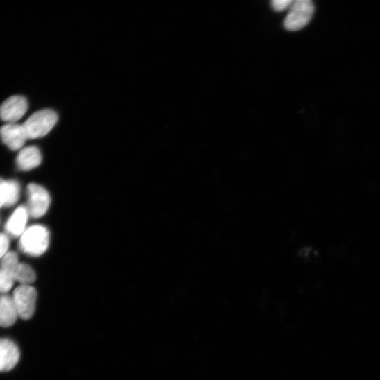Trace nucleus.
I'll use <instances>...</instances> for the list:
<instances>
[{"label":"nucleus","instance_id":"9b49d317","mask_svg":"<svg viewBox=\"0 0 380 380\" xmlns=\"http://www.w3.org/2000/svg\"><path fill=\"white\" fill-rule=\"evenodd\" d=\"M19 183L14 180L0 178V209L15 206L20 198Z\"/></svg>","mask_w":380,"mask_h":380},{"label":"nucleus","instance_id":"f03ea898","mask_svg":"<svg viewBox=\"0 0 380 380\" xmlns=\"http://www.w3.org/2000/svg\"><path fill=\"white\" fill-rule=\"evenodd\" d=\"M58 121L55 112L43 110L33 114L23 124L28 139H36L49 134Z\"/></svg>","mask_w":380,"mask_h":380},{"label":"nucleus","instance_id":"f8f14e48","mask_svg":"<svg viewBox=\"0 0 380 380\" xmlns=\"http://www.w3.org/2000/svg\"><path fill=\"white\" fill-rule=\"evenodd\" d=\"M42 163V155L39 149L35 146H31L22 149L17 157V164L22 171H30L37 168Z\"/></svg>","mask_w":380,"mask_h":380},{"label":"nucleus","instance_id":"39448f33","mask_svg":"<svg viewBox=\"0 0 380 380\" xmlns=\"http://www.w3.org/2000/svg\"><path fill=\"white\" fill-rule=\"evenodd\" d=\"M28 205L27 209L30 216L39 218L49 211L51 198L47 190L42 186L31 183L27 187Z\"/></svg>","mask_w":380,"mask_h":380},{"label":"nucleus","instance_id":"f257e3e1","mask_svg":"<svg viewBox=\"0 0 380 380\" xmlns=\"http://www.w3.org/2000/svg\"><path fill=\"white\" fill-rule=\"evenodd\" d=\"M51 234L49 229L40 225L27 227L20 236L19 249L31 257L44 254L50 245Z\"/></svg>","mask_w":380,"mask_h":380},{"label":"nucleus","instance_id":"9d476101","mask_svg":"<svg viewBox=\"0 0 380 380\" xmlns=\"http://www.w3.org/2000/svg\"><path fill=\"white\" fill-rule=\"evenodd\" d=\"M19 356V349L12 341L0 339V372L9 371L14 368Z\"/></svg>","mask_w":380,"mask_h":380},{"label":"nucleus","instance_id":"0eeeda50","mask_svg":"<svg viewBox=\"0 0 380 380\" xmlns=\"http://www.w3.org/2000/svg\"><path fill=\"white\" fill-rule=\"evenodd\" d=\"M0 137L4 144L12 151L22 149L28 139L23 125L8 123L0 128Z\"/></svg>","mask_w":380,"mask_h":380},{"label":"nucleus","instance_id":"4468645a","mask_svg":"<svg viewBox=\"0 0 380 380\" xmlns=\"http://www.w3.org/2000/svg\"><path fill=\"white\" fill-rule=\"evenodd\" d=\"M15 281L0 268V293L6 294L13 287Z\"/></svg>","mask_w":380,"mask_h":380},{"label":"nucleus","instance_id":"423d86ee","mask_svg":"<svg viewBox=\"0 0 380 380\" xmlns=\"http://www.w3.org/2000/svg\"><path fill=\"white\" fill-rule=\"evenodd\" d=\"M37 296V291L29 284H21L15 290L12 299L19 317L28 320L33 316Z\"/></svg>","mask_w":380,"mask_h":380},{"label":"nucleus","instance_id":"1a4fd4ad","mask_svg":"<svg viewBox=\"0 0 380 380\" xmlns=\"http://www.w3.org/2000/svg\"><path fill=\"white\" fill-rule=\"evenodd\" d=\"M30 216L25 206L19 207L8 220L5 228L8 236H21L27 229V223Z\"/></svg>","mask_w":380,"mask_h":380},{"label":"nucleus","instance_id":"7ed1b4c3","mask_svg":"<svg viewBox=\"0 0 380 380\" xmlns=\"http://www.w3.org/2000/svg\"><path fill=\"white\" fill-rule=\"evenodd\" d=\"M314 11L315 6L311 0H296L284 21V28L291 31L304 28L312 19Z\"/></svg>","mask_w":380,"mask_h":380},{"label":"nucleus","instance_id":"ddd939ff","mask_svg":"<svg viewBox=\"0 0 380 380\" xmlns=\"http://www.w3.org/2000/svg\"><path fill=\"white\" fill-rule=\"evenodd\" d=\"M18 317L12 297L0 295V326L8 327L13 325Z\"/></svg>","mask_w":380,"mask_h":380},{"label":"nucleus","instance_id":"20e7f679","mask_svg":"<svg viewBox=\"0 0 380 380\" xmlns=\"http://www.w3.org/2000/svg\"><path fill=\"white\" fill-rule=\"evenodd\" d=\"M15 282L21 284H31L36 279L34 270L28 264L20 263L17 253L9 252L1 260L0 266Z\"/></svg>","mask_w":380,"mask_h":380},{"label":"nucleus","instance_id":"2eb2a0df","mask_svg":"<svg viewBox=\"0 0 380 380\" xmlns=\"http://www.w3.org/2000/svg\"><path fill=\"white\" fill-rule=\"evenodd\" d=\"M10 242V237L7 234L0 233V260L9 252Z\"/></svg>","mask_w":380,"mask_h":380},{"label":"nucleus","instance_id":"dca6fc26","mask_svg":"<svg viewBox=\"0 0 380 380\" xmlns=\"http://www.w3.org/2000/svg\"><path fill=\"white\" fill-rule=\"evenodd\" d=\"M294 3V0H273L271 5L276 12H283L290 9Z\"/></svg>","mask_w":380,"mask_h":380},{"label":"nucleus","instance_id":"6e6552de","mask_svg":"<svg viewBox=\"0 0 380 380\" xmlns=\"http://www.w3.org/2000/svg\"><path fill=\"white\" fill-rule=\"evenodd\" d=\"M28 103L22 96H12L0 107V118L8 123H16L26 114Z\"/></svg>","mask_w":380,"mask_h":380}]
</instances>
